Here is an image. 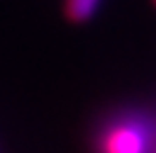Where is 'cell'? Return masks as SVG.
Masks as SVG:
<instances>
[{"label":"cell","mask_w":156,"mask_h":153,"mask_svg":"<svg viewBox=\"0 0 156 153\" xmlns=\"http://www.w3.org/2000/svg\"><path fill=\"white\" fill-rule=\"evenodd\" d=\"M88 153H156V104L116 99L102 106L85 127Z\"/></svg>","instance_id":"6da1fadb"},{"label":"cell","mask_w":156,"mask_h":153,"mask_svg":"<svg viewBox=\"0 0 156 153\" xmlns=\"http://www.w3.org/2000/svg\"><path fill=\"white\" fill-rule=\"evenodd\" d=\"M104 0H62V14L71 24H88L99 14Z\"/></svg>","instance_id":"7a4b0ae2"},{"label":"cell","mask_w":156,"mask_h":153,"mask_svg":"<svg viewBox=\"0 0 156 153\" xmlns=\"http://www.w3.org/2000/svg\"><path fill=\"white\" fill-rule=\"evenodd\" d=\"M151 5H154V7H156V0H151Z\"/></svg>","instance_id":"3957f363"},{"label":"cell","mask_w":156,"mask_h":153,"mask_svg":"<svg viewBox=\"0 0 156 153\" xmlns=\"http://www.w3.org/2000/svg\"><path fill=\"white\" fill-rule=\"evenodd\" d=\"M154 104H156V97H154Z\"/></svg>","instance_id":"277c9868"}]
</instances>
